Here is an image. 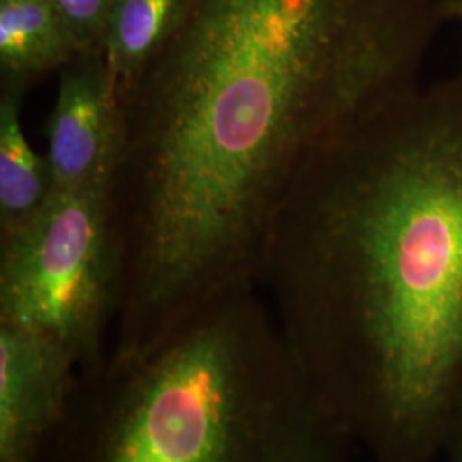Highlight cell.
<instances>
[{"instance_id":"cell-9","label":"cell","mask_w":462,"mask_h":462,"mask_svg":"<svg viewBox=\"0 0 462 462\" xmlns=\"http://www.w3.org/2000/svg\"><path fill=\"white\" fill-rule=\"evenodd\" d=\"M23 98L0 91V235L28 223L53 192L49 162L34 152L23 131Z\"/></svg>"},{"instance_id":"cell-5","label":"cell","mask_w":462,"mask_h":462,"mask_svg":"<svg viewBox=\"0 0 462 462\" xmlns=\"http://www.w3.org/2000/svg\"><path fill=\"white\" fill-rule=\"evenodd\" d=\"M122 103L99 50L79 51L60 69L50 114L53 190L112 185L122 151Z\"/></svg>"},{"instance_id":"cell-12","label":"cell","mask_w":462,"mask_h":462,"mask_svg":"<svg viewBox=\"0 0 462 462\" xmlns=\"http://www.w3.org/2000/svg\"><path fill=\"white\" fill-rule=\"evenodd\" d=\"M461 462H462V454H461Z\"/></svg>"},{"instance_id":"cell-7","label":"cell","mask_w":462,"mask_h":462,"mask_svg":"<svg viewBox=\"0 0 462 462\" xmlns=\"http://www.w3.org/2000/svg\"><path fill=\"white\" fill-rule=\"evenodd\" d=\"M78 53L51 0H0V91L26 95Z\"/></svg>"},{"instance_id":"cell-6","label":"cell","mask_w":462,"mask_h":462,"mask_svg":"<svg viewBox=\"0 0 462 462\" xmlns=\"http://www.w3.org/2000/svg\"><path fill=\"white\" fill-rule=\"evenodd\" d=\"M79 364L55 337L0 320V462H36L67 411Z\"/></svg>"},{"instance_id":"cell-4","label":"cell","mask_w":462,"mask_h":462,"mask_svg":"<svg viewBox=\"0 0 462 462\" xmlns=\"http://www.w3.org/2000/svg\"><path fill=\"white\" fill-rule=\"evenodd\" d=\"M122 291L112 185L53 190L28 223L0 235V320L55 337L79 368L108 355Z\"/></svg>"},{"instance_id":"cell-1","label":"cell","mask_w":462,"mask_h":462,"mask_svg":"<svg viewBox=\"0 0 462 462\" xmlns=\"http://www.w3.org/2000/svg\"><path fill=\"white\" fill-rule=\"evenodd\" d=\"M440 23L439 0H189L120 95L124 291L110 351L143 353L259 288L300 170L420 84Z\"/></svg>"},{"instance_id":"cell-3","label":"cell","mask_w":462,"mask_h":462,"mask_svg":"<svg viewBox=\"0 0 462 462\" xmlns=\"http://www.w3.org/2000/svg\"><path fill=\"white\" fill-rule=\"evenodd\" d=\"M349 444L254 286L81 368L36 462H345Z\"/></svg>"},{"instance_id":"cell-8","label":"cell","mask_w":462,"mask_h":462,"mask_svg":"<svg viewBox=\"0 0 462 462\" xmlns=\"http://www.w3.org/2000/svg\"><path fill=\"white\" fill-rule=\"evenodd\" d=\"M189 0H116L99 40V53L118 95L133 86L179 30Z\"/></svg>"},{"instance_id":"cell-11","label":"cell","mask_w":462,"mask_h":462,"mask_svg":"<svg viewBox=\"0 0 462 462\" xmlns=\"http://www.w3.org/2000/svg\"><path fill=\"white\" fill-rule=\"evenodd\" d=\"M442 21H448L459 26L462 32V0H439Z\"/></svg>"},{"instance_id":"cell-10","label":"cell","mask_w":462,"mask_h":462,"mask_svg":"<svg viewBox=\"0 0 462 462\" xmlns=\"http://www.w3.org/2000/svg\"><path fill=\"white\" fill-rule=\"evenodd\" d=\"M59 14L70 32L79 51L98 50L99 40L105 30L116 0H51Z\"/></svg>"},{"instance_id":"cell-2","label":"cell","mask_w":462,"mask_h":462,"mask_svg":"<svg viewBox=\"0 0 462 462\" xmlns=\"http://www.w3.org/2000/svg\"><path fill=\"white\" fill-rule=\"evenodd\" d=\"M261 284L347 439L374 462H427L462 382V69L315 152Z\"/></svg>"}]
</instances>
